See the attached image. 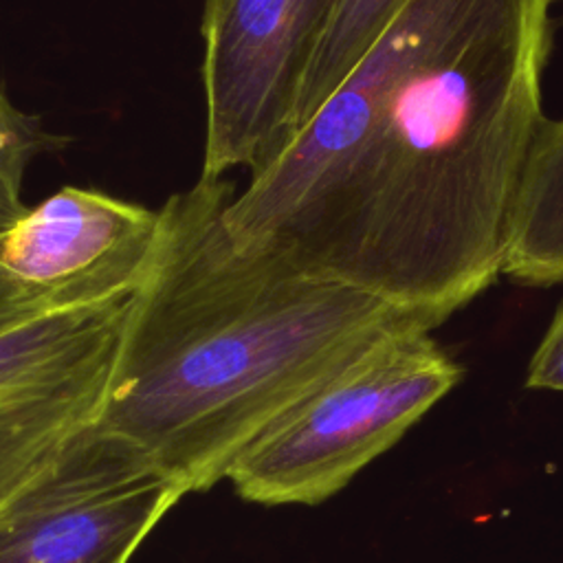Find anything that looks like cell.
Here are the masks:
<instances>
[{
  "label": "cell",
  "mask_w": 563,
  "mask_h": 563,
  "mask_svg": "<svg viewBox=\"0 0 563 563\" xmlns=\"http://www.w3.org/2000/svg\"><path fill=\"white\" fill-rule=\"evenodd\" d=\"M402 2L405 0H341L306 75L290 136L365 57Z\"/></svg>",
  "instance_id": "9c48e42d"
},
{
  "label": "cell",
  "mask_w": 563,
  "mask_h": 563,
  "mask_svg": "<svg viewBox=\"0 0 563 563\" xmlns=\"http://www.w3.org/2000/svg\"><path fill=\"white\" fill-rule=\"evenodd\" d=\"M136 292L46 306L0 330V504L97 422Z\"/></svg>",
  "instance_id": "5b68a950"
},
{
  "label": "cell",
  "mask_w": 563,
  "mask_h": 563,
  "mask_svg": "<svg viewBox=\"0 0 563 563\" xmlns=\"http://www.w3.org/2000/svg\"><path fill=\"white\" fill-rule=\"evenodd\" d=\"M185 495L99 422L0 504V563H128Z\"/></svg>",
  "instance_id": "8992f818"
},
{
  "label": "cell",
  "mask_w": 563,
  "mask_h": 563,
  "mask_svg": "<svg viewBox=\"0 0 563 563\" xmlns=\"http://www.w3.org/2000/svg\"><path fill=\"white\" fill-rule=\"evenodd\" d=\"M161 211L66 185L0 233V268L40 306L103 299L141 286Z\"/></svg>",
  "instance_id": "52a82bcc"
},
{
  "label": "cell",
  "mask_w": 563,
  "mask_h": 563,
  "mask_svg": "<svg viewBox=\"0 0 563 563\" xmlns=\"http://www.w3.org/2000/svg\"><path fill=\"white\" fill-rule=\"evenodd\" d=\"M552 0H405L383 35L224 211L435 328L504 271L543 123Z\"/></svg>",
  "instance_id": "6da1fadb"
},
{
  "label": "cell",
  "mask_w": 563,
  "mask_h": 563,
  "mask_svg": "<svg viewBox=\"0 0 563 563\" xmlns=\"http://www.w3.org/2000/svg\"><path fill=\"white\" fill-rule=\"evenodd\" d=\"M501 273L530 286L563 282V119H543L534 139Z\"/></svg>",
  "instance_id": "ba28073f"
},
{
  "label": "cell",
  "mask_w": 563,
  "mask_h": 563,
  "mask_svg": "<svg viewBox=\"0 0 563 563\" xmlns=\"http://www.w3.org/2000/svg\"><path fill=\"white\" fill-rule=\"evenodd\" d=\"M341 0H205L200 178L251 174L290 139L310 64Z\"/></svg>",
  "instance_id": "277c9868"
},
{
  "label": "cell",
  "mask_w": 563,
  "mask_h": 563,
  "mask_svg": "<svg viewBox=\"0 0 563 563\" xmlns=\"http://www.w3.org/2000/svg\"><path fill=\"white\" fill-rule=\"evenodd\" d=\"M462 378L429 330L385 334L253 440L227 479L255 504L314 506L391 449Z\"/></svg>",
  "instance_id": "3957f363"
},
{
  "label": "cell",
  "mask_w": 563,
  "mask_h": 563,
  "mask_svg": "<svg viewBox=\"0 0 563 563\" xmlns=\"http://www.w3.org/2000/svg\"><path fill=\"white\" fill-rule=\"evenodd\" d=\"M227 178L172 194L97 422L185 493L207 490L303 398L389 332L435 325L310 271L277 244L238 246Z\"/></svg>",
  "instance_id": "7a4b0ae2"
},
{
  "label": "cell",
  "mask_w": 563,
  "mask_h": 563,
  "mask_svg": "<svg viewBox=\"0 0 563 563\" xmlns=\"http://www.w3.org/2000/svg\"><path fill=\"white\" fill-rule=\"evenodd\" d=\"M59 145L37 117L20 110L0 88V233L26 211L22 185L33 158Z\"/></svg>",
  "instance_id": "30bf717a"
},
{
  "label": "cell",
  "mask_w": 563,
  "mask_h": 563,
  "mask_svg": "<svg viewBox=\"0 0 563 563\" xmlns=\"http://www.w3.org/2000/svg\"><path fill=\"white\" fill-rule=\"evenodd\" d=\"M526 387L563 391V301L530 358Z\"/></svg>",
  "instance_id": "8fae6325"
},
{
  "label": "cell",
  "mask_w": 563,
  "mask_h": 563,
  "mask_svg": "<svg viewBox=\"0 0 563 563\" xmlns=\"http://www.w3.org/2000/svg\"><path fill=\"white\" fill-rule=\"evenodd\" d=\"M40 308H46V306H40L35 301H31L11 279L9 275L0 268V330H4L7 325L20 321L22 317L40 310Z\"/></svg>",
  "instance_id": "7c38bea8"
}]
</instances>
